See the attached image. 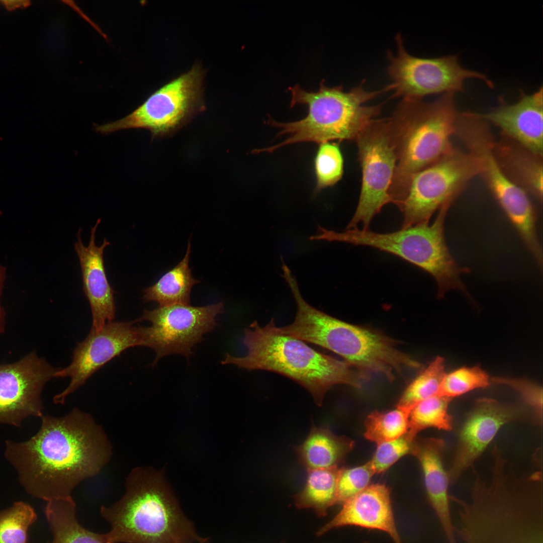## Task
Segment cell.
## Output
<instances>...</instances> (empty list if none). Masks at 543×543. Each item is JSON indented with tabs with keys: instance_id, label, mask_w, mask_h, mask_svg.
<instances>
[{
	"instance_id": "1",
	"label": "cell",
	"mask_w": 543,
	"mask_h": 543,
	"mask_svg": "<svg viewBox=\"0 0 543 543\" xmlns=\"http://www.w3.org/2000/svg\"><path fill=\"white\" fill-rule=\"evenodd\" d=\"M27 441H5L4 455L25 490L47 502L71 497L109 462L113 447L103 427L77 408L62 417L43 415Z\"/></svg>"
},
{
	"instance_id": "2",
	"label": "cell",
	"mask_w": 543,
	"mask_h": 543,
	"mask_svg": "<svg viewBox=\"0 0 543 543\" xmlns=\"http://www.w3.org/2000/svg\"><path fill=\"white\" fill-rule=\"evenodd\" d=\"M125 486L118 501L101 507L111 526L107 543H209L184 513L161 473L135 468Z\"/></svg>"
},
{
	"instance_id": "3",
	"label": "cell",
	"mask_w": 543,
	"mask_h": 543,
	"mask_svg": "<svg viewBox=\"0 0 543 543\" xmlns=\"http://www.w3.org/2000/svg\"><path fill=\"white\" fill-rule=\"evenodd\" d=\"M276 327L273 318L264 326L253 322L244 330L242 341L247 350L245 355L227 353L221 364L284 375L308 391L319 406L334 385L359 388L370 379L369 374L345 360L319 352L301 340L279 333Z\"/></svg>"
},
{
	"instance_id": "4",
	"label": "cell",
	"mask_w": 543,
	"mask_h": 543,
	"mask_svg": "<svg viewBox=\"0 0 543 543\" xmlns=\"http://www.w3.org/2000/svg\"><path fill=\"white\" fill-rule=\"evenodd\" d=\"M286 281L297 311L292 323L276 327L279 333L326 348L360 370L381 374L391 382L395 373L401 374L405 368H421L420 363L398 350L394 340L384 334L340 320L309 305L295 277L290 276Z\"/></svg>"
},
{
	"instance_id": "5",
	"label": "cell",
	"mask_w": 543,
	"mask_h": 543,
	"mask_svg": "<svg viewBox=\"0 0 543 543\" xmlns=\"http://www.w3.org/2000/svg\"><path fill=\"white\" fill-rule=\"evenodd\" d=\"M323 79L317 92H308L297 84L289 87L292 94L290 108L297 104L306 105L308 114L302 119L291 122H279L269 118L267 124L279 129L277 135L288 137L279 144L254 149V153H272L284 146L300 142L318 144L355 140L359 133L380 113V105H368L370 101L383 93L391 90L386 86L370 91L363 84L348 92L342 85L328 87Z\"/></svg>"
},
{
	"instance_id": "6",
	"label": "cell",
	"mask_w": 543,
	"mask_h": 543,
	"mask_svg": "<svg viewBox=\"0 0 543 543\" xmlns=\"http://www.w3.org/2000/svg\"><path fill=\"white\" fill-rule=\"evenodd\" d=\"M454 93L430 103L403 100L389 118L396 146L397 161L390 189L397 206L405 196L413 176L435 162L451 148L458 113Z\"/></svg>"
},
{
	"instance_id": "7",
	"label": "cell",
	"mask_w": 543,
	"mask_h": 543,
	"mask_svg": "<svg viewBox=\"0 0 543 543\" xmlns=\"http://www.w3.org/2000/svg\"><path fill=\"white\" fill-rule=\"evenodd\" d=\"M451 202L441 207L430 225L422 223L386 233L359 229L340 232L319 226L315 239L370 246L395 255L432 275L437 283V297L441 298L449 290L466 292L461 274L468 269L457 263L444 238V220Z\"/></svg>"
},
{
	"instance_id": "8",
	"label": "cell",
	"mask_w": 543,
	"mask_h": 543,
	"mask_svg": "<svg viewBox=\"0 0 543 543\" xmlns=\"http://www.w3.org/2000/svg\"><path fill=\"white\" fill-rule=\"evenodd\" d=\"M206 71L195 63L187 72L152 93L133 112L120 120L95 125L96 131L109 134L128 129L148 130L152 139L171 136L206 109L204 80Z\"/></svg>"
},
{
	"instance_id": "9",
	"label": "cell",
	"mask_w": 543,
	"mask_h": 543,
	"mask_svg": "<svg viewBox=\"0 0 543 543\" xmlns=\"http://www.w3.org/2000/svg\"><path fill=\"white\" fill-rule=\"evenodd\" d=\"M362 178L358 203L346 230L369 229L373 218L391 203L390 189L396 168V146L389 119H375L355 140Z\"/></svg>"
},
{
	"instance_id": "10",
	"label": "cell",
	"mask_w": 543,
	"mask_h": 543,
	"mask_svg": "<svg viewBox=\"0 0 543 543\" xmlns=\"http://www.w3.org/2000/svg\"><path fill=\"white\" fill-rule=\"evenodd\" d=\"M480 174L476 159L469 152L450 149L412 177L398 206L403 214L402 228L429 223L434 212L452 202L464 186Z\"/></svg>"
},
{
	"instance_id": "11",
	"label": "cell",
	"mask_w": 543,
	"mask_h": 543,
	"mask_svg": "<svg viewBox=\"0 0 543 543\" xmlns=\"http://www.w3.org/2000/svg\"><path fill=\"white\" fill-rule=\"evenodd\" d=\"M224 312L223 303L203 306L174 304L144 310L137 319L151 323L137 326L142 346L152 349L156 356L154 366L163 356L180 354L189 358L192 348L203 340L205 334L218 325L216 318Z\"/></svg>"
},
{
	"instance_id": "12",
	"label": "cell",
	"mask_w": 543,
	"mask_h": 543,
	"mask_svg": "<svg viewBox=\"0 0 543 543\" xmlns=\"http://www.w3.org/2000/svg\"><path fill=\"white\" fill-rule=\"evenodd\" d=\"M397 50L388 53V73L394 97L403 100H422L425 96L463 92L465 81L477 78L493 87L483 73L464 68L455 55L424 58L410 54L400 34L396 36Z\"/></svg>"
},
{
	"instance_id": "13",
	"label": "cell",
	"mask_w": 543,
	"mask_h": 543,
	"mask_svg": "<svg viewBox=\"0 0 543 543\" xmlns=\"http://www.w3.org/2000/svg\"><path fill=\"white\" fill-rule=\"evenodd\" d=\"M456 133L477 160L481 174L492 193L522 240L536 235V216L524 190L514 183L502 170L494 153V142L484 120L467 115L459 122Z\"/></svg>"
},
{
	"instance_id": "14",
	"label": "cell",
	"mask_w": 543,
	"mask_h": 543,
	"mask_svg": "<svg viewBox=\"0 0 543 543\" xmlns=\"http://www.w3.org/2000/svg\"><path fill=\"white\" fill-rule=\"evenodd\" d=\"M59 369L35 351L16 362L0 365V424L20 427L29 417H41L42 391Z\"/></svg>"
},
{
	"instance_id": "15",
	"label": "cell",
	"mask_w": 543,
	"mask_h": 543,
	"mask_svg": "<svg viewBox=\"0 0 543 543\" xmlns=\"http://www.w3.org/2000/svg\"><path fill=\"white\" fill-rule=\"evenodd\" d=\"M137 320L112 321L100 330L91 329L86 338L74 349L71 363L59 369L55 378L69 377L67 387L53 397L55 404H64L66 398L79 387L95 372L123 351L130 347L142 346Z\"/></svg>"
},
{
	"instance_id": "16",
	"label": "cell",
	"mask_w": 543,
	"mask_h": 543,
	"mask_svg": "<svg viewBox=\"0 0 543 543\" xmlns=\"http://www.w3.org/2000/svg\"><path fill=\"white\" fill-rule=\"evenodd\" d=\"M532 413L521 405L503 404L491 398L477 400L458 434L454 457L447 472L449 483H454L473 466L501 427L518 420L535 421Z\"/></svg>"
},
{
	"instance_id": "17",
	"label": "cell",
	"mask_w": 543,
	"mask_h": 543,
	"mask_svg": "<svg viewBox=\"0 0 543 543\" xmlns=\"http://www.w3.org/2000/svg\"><path fill=\"white\" fill-rule=\"evenodd\" d=\"M342 505L339 512L318 530L317 536L333 529L354 526L385 532L394 543H402L395 520L391 491L385 485H370Z\"/></svg>"
},
{
	"instance_id": "18",
	"label": "cell",
	"mask_w": 543,
	"mask_h": 543,
	"mask_svg": "<svg viewBox=\"0 0 543 543\" xmlns=\"http://www.w3.org/2000/svg\"><path fill=\"white\" fill-rule=\"evenodd\" d=\"M101 222L99 219L91 228L87 246L82 243L81 229L77 232V241L74 247L80 265L83 291L88 300L92 315V328L101 329L108 322L113 321L116 312L114 294L115 291L108 280L104 261L105 248L110 244L104 238L101 245L96 244V233Z\"/></svg>"
},
{
	"instance_id": "19",
	"label": "cell",
	"mask_w": 543,
	"mask_h": 543,
	"mask_svg": "<svg viewBox=\"0 0 543 543\" xmlns=\"http://www.w3.org/2000/svg\"><path fill=\"white\" fill-rule=\"evenodd\" d=\"M497 126L508 137L540 157L543 152V92L540 86L528 95L520 92L514 104H502L490 112L479 114Z\"/></svg>"
},
{
	"instance_id": "20",
	"label": "cell",
	"mask_w": 543,
	"mask_h": 543,
	"mask_svg": "<svg viewBox=\"0 0 543 543\" xmlns=\"http://www.w3.org/2000/svg\"><path fill=\"white\" fill-rule=\"evenodd\" d=\"M444 447V441L441 438L416 437L411 455L421 465L428 500L448 543H456L449 506V482L443 463Z\"/></svg>"
},
{
	"instance_id": "21",
	"label": "cell",
	"mask_w": 543,
	"mask_h": 543,
	"mask_svg": "<svg viewBox=\"0 0 543 543\" xmlns=\"http://www.w3.org/2000/svg\"><path fill=\"white\" fill-rule=\"evenodd\" d=\"M353 446L351 439L313 424L306 439L294 449L299 462L308 471L339 467Z\"/></svg>"
},
{
	"instance_id": "22",
	"label": "cell",
	"mask_w": 543,
	"mask_h": 543,
	"mask_svg": "<svg viewBox=\"0 0 543 543\" xmlns=\"http://www.w3.org/2000/svg\"><path fill=\"white\" fill-rule=\"evenodd\" d=\"M494 153L498 164L511 180L541 201L542 157L514 141L501 142L497 145L494 143Z\"/></svg>"
},
{
	"instance_id": "23",
	"label": "cell",
	"mask_w": 543,
	"mask_h": 543,
	"mask_svg": "<svg viewBox=\"0 0 543 543\" xmlns=\"http://www.w3.org/2000/svg\"><path fill=\"white\" fill-rule=\"evenodd\" d=\"M191 248L190 238L182 260L163 274L154 284L143 290L144 302H155L159 306L190 304L192 288L200 283L193 277L189 267Z\"/></svg>"
},
{
	"instance_id": "24",
	"label": "cell",
	"mask_w": 543,
	"mask_h": 543,
	"mask_svg": "<svg viewBox=\"0 0 543 543\" xmlns=\"http://www.w3.org/2000/svg\"><path fill=\"white\" fill-rule=\"evenodd\" d=\"M45 512L52 543H107L105 534L93 532L79 524L72 497L48 501Z\"/></svg>"
},
{
	"instance_id": "25",
	"label": "cell",
	"mask_w": 543,
	"mask_h": 543,
	"mask_svg": "<svg viewBox=\"0 0 543 543\" xmlns=\"http://www.w3.org/2000/svg\"><path fill=\"white\" fill-rule=\"evenodd\" d=\"M340 468L307 471L305 486L294 496L298 509L311 508L320 517L327 515L328 509L336 504L337 482Z\"/></svg>"
},
{
	"instance_id": "26",
	"label": "cell",
	"mask_w": 543,
	"mask_h": 543,
	"mask_svg": "<svg viewBox=\"0 0 543 543\" xmlns=\"http://www.w3.org/2000/svg\"><path fill=\"white\" fill-rule=\"evenodd\" d=\"M445 375L444 359L438 356L407 387L396 408L410 412L421 401L437 395Z\"/></svg>"
},
{
	"instance_id": "27",
	"label": "cell",
	"mask_w": 543,
	"mask_h": 543,
	"mask_svg": "<svg viewBox=\"0 0 543 543\" xmlns=\"http://www.w3.org/2000/svg\"><path fill=\"white\" fill-rule=\"evenodd\" d=\"M451 400L449 398L437 395L418 403L409 413L408 430L416 434L429 427L451 430L452 418L448 413Z\"/></svg>"
},
{
	"instance_id": "28",
	"label": "cell",
	"mask_w": 543,
	"mask_h": 543,
	"mask_svg": "<svg viewBox=\"0 0 543 543\" xmlns=\"http://www.w3.org/2000/svg\"><path fill=\"white\" fill-rule=\"evenodd\" d=\"M409 413L398 408L388 411H374L366 419L365 437L377 444L398 438L409 429Z\"/></svg>"
},
{
	"instance_id": "29",
	"label": "cell",
	"mask_w": 543,
	"mask_h": 543,
	"mask_svg": "<svg viewBox=\"0 0 543 543\" xmlns=\"http://www.w3.org/2000/svg\"><path fill=\"white\" fill-rule=\"evenodd\" d=\"M37 519L28 503L15 502L0 512V543H27L29 527Z\"/></svg>"
},
{
	"instance_id": "30",
	"label": "cell",
	"mask_w": 543,
	"mask_h": 543,
	"mask_svg": "<svg viewBox=\"0 0 543 543\" xmlns=\"http://www.w3.org/2000/svg\"><path fill=\"white\" fill-rule=\"evenodd\" d=\"M314 163L316 192L334 185L341 178L343 158L338 143L332 142L319 143Z\"/></svg>"
},
{
	"instance_id": "31",
	"label": "cell",
	"mask_w": 543,
	"mask_h": 543,
	"mask_svg": "<svg viewBox=\"0 0 543 543\" xmlns=\"http://www.w3.org/2000/svg\"><path fill=\"white\" fill-rule=\"evenodd\" d=\"M491 383L489 375L480 368L463 367L445 374L438 395L452 399L473 390L487 387Z\"/></svg>"
},
{
	"instance_id": "32",
	"label": "cell",
	"mask_w": 543,
	"mask_h": 543,
	"mask_svg": "<svg viewBox=\"0 0 543 543\" xmlns=\"http://www.w3.org/2000/svg\"><path fill=\"white\" fill-rule=\"evenodd\" d=\"M375 474L371 463L354 468H340L337 482L336 504H342L370 485Z\"/></svg>"
},
{
	"instance_id": "33",
	"label": "cell",
	"mask_w": 543,
	"mask_h": 543,
	"mask_svg": "<svg viewBox=\"0 0 543 543\" xmlns=\"http://www.w3.org/2000/svg\"><path fill=\"white\" fill-rule=\"evenodd\" d=\"M417 434L408 430L393 440L377 444L376 450L370 460L375 474L386 471L398 460L406 455H411Z\"/></svg>"
},
{
	"instance_id": "34",
	"label": "cell",
	"mask_w": 543,
	"mask_h": 543,
	"mask_svg": "<svg viewBox=\"0 0 543 543\" xmlns=\"http://www.w3.org/2000/svg\"><path fill=\"white\" fill-rule=\"evenodd\" d=\"M491 383L503 385L515 390L523 403L532 413L536 422L542 421V389L541 387L524 379L495 377Z\"/></svg>"
},
{
	"instance_id": "35",
	"label": "cell",
	"mask_w": 543,
	"mask_h": 543,
	"mask_svg": "<svg viewBox=\"0 0 543 543\" xmlns=\"http://www.w3.org/2000/svg\"><path fill=\"white\" fill-rule=\"evenodd\" d=\"M4 275L5 270L2 266H0V295L4 282ZM5 315L4 310L1 307L0 304V334L3 333L5 330Z\"/></svg>"
},
{
	"instance_id": "36",
	"label": "cell",
	"mask_w": 543,
	"mask_h": 543,
	"mask_svg": "<svg viewBox=\"0 0 543 543\" xmlns=\"http://www.w3.org/2000/svg\"><path fill=\"white\" fill-rule=\"evenodd\" d=\"M8 8H13L24 5L26 2L20 1H7L3 2Z\"/></svg>"
}]
</instances>
